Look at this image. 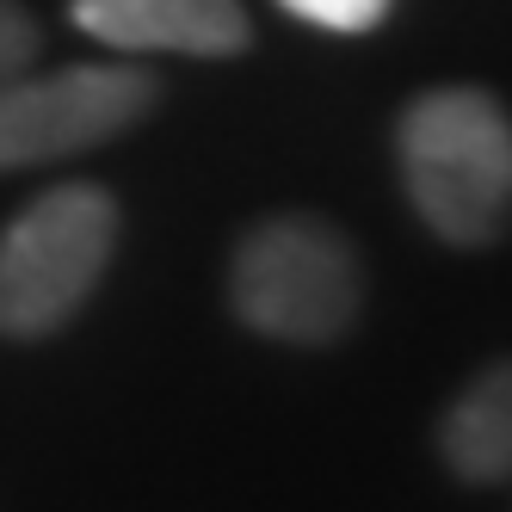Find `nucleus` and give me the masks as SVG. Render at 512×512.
Returning a JSON list of instances; mask_svg holds the SVG:
<instances>
[{
	"label": "nucleus",
	"mask_w": 512,
	"mask_h": 512,
	"mask_svg": "<svg viewBox=\"0 0 512 512\" xmlns=\"http://www.w3.org/2000/svg\"><path fill=\"white\" fill-rule=\"evenodd\" d=\"M438 457L451 475L475 488L512 482V358H494L488 371H475L469 389L438 420Z\"/></svg>",
	"instance_id": "6"
},
{
	"label": "nucleus",
	"mask_w": 512,
	"mask_h": 512,
	"mask_svg": "<svg viewBox=\"0 0 512 512\" xmlns=\"http://www.w3.org/2000/svg\"><path fill=\"white\" fill-rule=\"evenodd\" d=\"M278 7L290 19H303L315 31H334V38H358V31H377L389 13H395V0H278Z\"/></svg>",
	"instance_id": "7"
},
{
	"label": "nucleus",
	"mask_w": 512,
	"mask_h": 512,
	"mask_svg": "<svg viewBox=\"0 0 512 512\" xmlns=\"http://www.w3.org/2000/svg\"><path fill=\"white\" fill-rule=\"evenodd\" d=\"M118 198L93 179H62L0 229V334L44 340L81 315L118 253Z\"/></svg>",
	"instance_id": "3"
},
{
	"label": "nucleus",
	"mask_w": 512,
	"mask_h": 512,
	"mask_svg": "<svg viewBox=\"0 0 512 512\" xmlns=\"http://www.w3.org/2000/svg\"><path fill=\"white\" fill-rule=\"evenodd\" d=\"M161 105V81L142 62H75L56 75L0 81V173L105 149Z\"/></svg>",
	"instance_id": "4"
},
{
	"label": "nucleus",
	"mask_w": 512,
	"mask_h": 512,
	"mask_svg": "<svg viewBox=\"0 0 512 512\" xmlns=\"http://www.w3.org/2000/svg\"><path fill=\"white\" fill-rule=\"evenodd\" d=\"M395 161L420 223L451 247H494L512 223V112L488 87H432L401 105Z\"/></svg>",
	"instance_id": "1"
},
{
	"label": "nucleus",
	"mask_w": 512,
	"mask_h": 512,
	"mask_svg": "<svg viewBox=\"0 0 512 512\" xmlns=\"http://www.w3.org/2000/svg\"><path fill=\"white\" fill-rule=\"evenodd\" d=\"M229 303L241 327L278 346H334L364 309L358 247L315 210H278L235 241Z\"/></svg>",
	"instance_id": "2"
},
{
	"label": "nucleus",
	"mask_w": 512,
	"mask_h": 512,
	"mask_svg": "<svg viewBox=\"0 0 512 512\" xmlns=\"http://www.w3.org/2000/svg\"><path fill=\"white\" fill-rule=\"evenodd\" d=\"M75 25L118 56L223 62L253 44V19L241 0H75Z\"/></svg>",
	"instance_id": "5"
},
{
	"label": "nucleus",
	"mask_w": 512,
	"mask_h": 512,
	"mask_svg": "<svg viewBox=\"0 0 512 512\" xmlns=\"http://www.w3.org/2000/svg\"><path fill=\"white\" fill-rule=\"evenodd\" d=\"M38 44H44L38 19H31L19 0H0V81H13L19 68L38 62Z\"/></svg>",
	"instance_id": "8"
}]
</instances>
